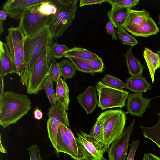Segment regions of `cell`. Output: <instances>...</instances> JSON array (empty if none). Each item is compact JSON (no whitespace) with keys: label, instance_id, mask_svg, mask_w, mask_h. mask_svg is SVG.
Instances as JSON below:
<instances>
[{"label":"cell","instance_id":"obj_1","mask_svg":"<svg viewBox=\"0 0 160 160\" xmlns=\"http://www.w3.org/2000/svg\"><path fill=\"white\" fill-rule=\"evenodd\" d=\"M31 108L27 95L11 91L4 92L0 97V125L5 128L15 123Z\"/></svg>","mask_w":160,"mask_h":160},{"label":"cell","instance_id":"obj_2","mask_svg":"<svg viewBox=\"0 0 160 160\" xmlns=\"http://www.w3.org/2000/svg\"><path fill=\"white\" fill-rule=\"evenodd\" d=\"M127 114L122 109L110 110L102 112L98 117L102 124L103 133L102 139L95 147L102 156L122 133Z\"/></svg>","mask_w":160,"mask_h":160},{"label":"cell","instance_id":"obj_3","mask_svg":"<svg viewBox=\"0 0 160 160\" xmlns=\"http://www.w3.org/2000/svg\"><path fill=\"white\" fill-rule=\"evenodd\" d=\"M53 37L49 26L35 36L25 37L24 43V67L20 82L27 87L34 65L48 42Z\"/></svg>","mask_w":160,"mask_h":160},{"label":"cell","instance_id":"obj_4","mask_svg":"<svg viewBox=\"0 0 160 160\" xmlns=\"http://www.w3.org/2000/svg\"><path fill=\"white\" fill-rule=\"evenodd\" d=\"M54 41L52 37L34 65L27 87L28 94H38L43 89V86L48 79L52 66L57 62L52 55Z\"/></svg>","mask_w":160,"mask_h":160},{"label":"cell","instance_id":"obj_5","mask_svg":"<svg viewBox=\"0 0 160 160\" xmlns=\"http://www.w3.org/2000/svg\"><path fill=\"white\" fill-rule=\"evenodd\" d=\"M78 2V0H51L57 8L49 26L54 40L62 36L71 25L75 18Z\"/></svg>","mask_w":160,"mask_h":160},{"label":"cell","instance_id":"obj_6","mask_svg":"<svg viewBox=\"0 0 160 160\" xmlns=\"http://www.w3.org/2000/svg\"><path fill=\"white\" fill-rule=\"evenodd\" d=\"M38 6L27 8L20 18L18 26L26 37L35 36L50 24L52 15L48 16L42 14L38 11Z\"/></svg>","mask_w":160,"mask_h":160},{"label":"cell","instance_id":"obj_7","mask_svg":"<svg viewBox=\"0 0 160 160\" xmlns=\"http://www.w3.org/2000/svg\"><path fill=\"white\" fill-rule=\"evenodd\" d=\"M95 86L99 96L98 107L102 110L125 106V101L129 94L127 91L110 88L101 81L98 82Z\"/></svg>","mask_w":160,"mask_h":160},{"label":"cell","instance_id":"obj_8","mask_svg":"<svg viewBox=\"0 0 160 160\" xmlns=\"http://www.w3.org/2000/svg\"><path fill=\"white\" fill-rule=\"evenodd\" d=\"M48 115L49 119L47 122V129L49 138L54 147L58 157L57 136L60 126L62 124L67 127L69 126L67 111L63 106L58 102L48 109Z\"/></svg>","mask_w":160,"mask_h":160},{"label":"cell","instance_id":"obj_9","mask_svg":"<svg viewBox=\"0 0 160 160\" xmlns=\"http://www.w3.org/2000/svg\"><path fill=\"white\" fill-rule=\"evenodd\" d=\"M135 124L133 119L131 124L124 128L120 137L111 144L108 151L109 160H126L129 140Z\"/></svg>","mask_w":160,"mask_h":160},{"label":"cell","instance_id":"obj_10","mask_svg":"<svg viewBox=\"0 0 160 160\" xmlns=\"http://www.w3.org/2000/svg\"><path fill=\"white\" fill-rule=\"evenodd\" d=\"M48 0H8L3 5L5 10L11 18L19 22L23 12L30 7L38 6Z\"/></svg>","mask_w":160,"mask_h":160},{"label":"cell","instance_id":"obj_11","mask_svg":"<svg viewBox=\"0 0 160 160\" xmlns=\"http://www.w3.org/2000/svg\"><path fill=\"white\" fill-rule=\"evenodd\" d=\"M58 153H66L75 160H84L83 155L80 150L76 148L66 135L62 124L60 126L57 136Z\"/></svg>","mask_w":160,"mask_h":160},{"label":"cell","instance_id":"obj_12","mask_svg":"<svg viewBox=\"0 0 160 160\" xmlns=\"http://www.w3.org/2000/svg\"><path fill=\"white\" fill-rule=\"evenodd\" d=\"M128 97L126 105L128 113L141 117L146 112V109L150 108L151 99L143 98L142 93L130 94Z\"/></svg>","mask_w":160,"mask_h":160},{"label":"cell","instance_id":"obj_13","mask_svg":"<svg viewBox=\"0 0 160 160\" xmlns=\"http://www.w3.org/2000/svg\"><path fill=\"white\" fill-rule=\"evenodd\" d=\"M124 27L132 35L136 37L147 38L156 34L159 29L153 20L150 16L147 21L140 25L126 23Z\"/></svg>","mask_w":160,"mask_h":160},{"label":"cell","instance_id":"obj_14","mask_svg":"<svg viewBox=\"0 0 160 160\" xmlns=\"http://www.w3.org/2000/svg\"><path fill=\"white\" fill-rule=\"evenodd\" d=\"M17 73L16 67L10 54L6 43L0 41V77Z\"/></svg>","mask_w":160,"mask_h":160},{"label":"cell","instance_id":"obj_15","mask_svg":"<svg viewBox=\"0 0 160 160\" xmlns=\"http://www.w3.org/2000/svg\"><path fill=\"white\" fill-rule=\"evenodd\" d=\"M8 31L6 40L10 42L24 63V43L25 36L18 26L16 27H11L8 28Z\"/></svg>","mask_w":160,"mask_h":160},{"label":"cell","instance_id":"obj_16","mask_svg":"<svg viewBox=\"0 0 160 160\" xmlns=\"http://www.w3.org/2000/svg\"><path fill=\"white\" fill-rule=\"evenodd\" d=\"M96 88L93 86L87 88L77 97L78 102L88 114L92 113L98 103Z\"/></svg>","mask_w":160,"mask_h":160},{"label":"cell","instance_id":"obj_17","mask_svg":"<svg viewBox=\"0 0 160 160\" xmlns=\"http://www.w3.org/2000/svg\"><path fill=\"white\" fill-rule=\"evenodd\" d=\"M76 138L78 148L83 154L84 160H101L102 156L94 144L77 132Z\"/></svg>","mask_w":160,"mask_h":160},{"label":"cell","instance_id":"obj_18","mask_svg":"<svg viewBox=\"0 0 160 160\" xmlns=\"http://www.w3.org/2000/svg\"><path fill=\"white\" fill-rule=\"evenodd\" d=\"M126 88L137 93L145 92L151 90L152 85L143 76H131L125 82Z\"/></svg>","mask_w":160,"mask_h":160},{"label":"cell","instance_id":"obj_19","mask_svg":"<svg viewBox=\"0 0 160 160\" xmlns=\"http://www.w3.org/2000/svg\"><path fill=\"white\" fill-rule=\"evenodd\" d=\"M131 9L129 8H112L110 9L108 13V16L115 28L118 29L124 26L126 23L128 12Z\"/></svg>","mask_w":160,"mask_h":160},{"label":"cell","instance_id":"obj_20","mask_svg":"<svg viewBox=\"0 0 160 160\" xmlns=\"http://www.w3.org/2000/svg\"><path fill=\"white\" fill-rule=\"evenodd\" d=\"M129 73L131 76H142L143 67L139 60L133 55L131 47L124 55Z\"/></svg>","mask_w":160,"mask_h":160},{"label":"cell","instance_id":"obj_21","mask_svg":"<svg viewBox=\"0 0 160 160\" xmlns=\"http://www.w3.org/2000/svg\"><path fill=\"white\" fill-rule=\"evenodd\" d=\"M143 54L152 82H153L155 71L160 67V55L147 48H145Z\"/></svg>","mask_w":160,"mask_h":160},{"label":"cell","instance_id":"obj_22","mask_svg":"<svg viewBox=\"0 0 160 160\" xmlns=\"http://www.w3.org/2000/svg\"><path fill=\"white\" fill-rule=\"evenodd\" d=\"M69 87L65 80L59 78L56 84V97L58 102L62 104L67 111L69 109Z\"/></svg>","mask_w":160,"mask_h":160},{"label":"cell","instance_id":"obj_23","mask_svg":"<svg viewBox=\"0 0 160 160\" xmlns=\"http://www.w3.org/2000/svg\"><path fill=\"white\" fill-rule=\"evenodd\" d=\"M64 57L76 58L88 60H95L101 58L98 55L86 49L75 47L65 52Z\"/></svg>","mask_w":160,"mask_h":160},{"label":"cell","instance_id":"obj_24","mask_svg":"<svg viewBox=\"0 0 160 160\" xmlns=\"http://www.w3.org/2000/svg\"><path fill=\"white\" fill-rule=\"evenodd\" d=\"M158 120L154 125L144 127L141 125L139 127L141 129L143 135L155 142L160 148V113L158 112Z\"/></svg>","mask_w":160,"mask_h":160},{"label":"cell","instance_id":"obj_25","mask_svg":"<svg viewBox=\"0 0 160 160\" xmlns=\"http://www.w3.org/2000/svg\"><path fill=\"white\" fill-rule=\"evenodd\" d=\"M149 17V12L145 9L137 10L131 9L129 12L126 23L140 25L146 22Z\"/></svg>","mask_w":160,"mask_h":160},{"label":"cell","instance_id":"obj_26","mask_svg":"<svg viewBox=\"0 0 160 160\" xmlns=\"http://www.w3.org/2000/svg\"><path fill=\"white\" fill-rule=\"evenodd\" d=\"M62 76L64 80L70 79L76 74L77 69L73 62L68 59H63L59 62Z\"/></svg>","mask_w":160,"mask_h":160},{"label":"cell","instance_id":"obj_27","mask_svg":"<svg viewBox=\"0 0 160 160\" xmlns=\"http://www.w3.org/2000/svg\"><path fill=\"white\" fill-rule=\"evenodd\" d=\"M101 82L107 86L119 90H123L126 86L125 83L120 79L109 74L105 75Z\"/></svg>","mask_w":160,"mask_h":160},{"label":"cell","instance_id":"obj_28","mask_svg":"<svg viewBox=\"0 0 160 160\" xmlns=\"http://www.w3.org/2000/svg\"><path fill=\"white\" fill-rule=\"evenodd\" d=\"M116 34L118 39L124 44L129 45L132 47L138 43L137 40L125 31L124 27L118 28Z\"/></svg>","mask_w":160,"mask_h":160},{"label":"cell","instance_id":"obj_29","mask_svg":"<svg viewBox=\"0 0 160 160\" xmlns=\"http://www.w3.org/2000/svg\"><path fill=\"white\" fill-rule=\"evenodd\" d=\"M6 41L9 53L16 67L17 74L20 77L23 71L24 63L17 54L14 48L10 42L7 40Z\"/></svg>","mask_w":160,"mask_h":160},{"label":"cell","instance_id":"obj_30","mask_svg":"<svg viewBox=\"0 0 160 160\" xmlns=\"http://www.w3.org/2000/svg\"><path fill=\"white\" fill-rule=\"evenodd\" d=\"M52 81L48 78L43 86V89L44 90L51 104V107L55 105L57 101L56 93L54 92Z\"/></svg>","mask_w":160,"mask_h":160},{"label":"cell","instance_id":"obj_31","mask_svg":"<svg viewBox=\"0 0 160 160\" xmlns=\"http://www.w3.org/2000/svg\"><path fill=\"white\" fill-rule=\"evenodd\" d=\"M112 8H129L132 9L139 2L138 0H107Z\"/></svg>","mask_w":160,"mask_h":160},{"label":"cell","instance_id":"obj_32","mask_svg":"<svg viewBox=\"0 0 160 160\" xmlns=\"http://www.w3.org/2000/svg\"><path fill=\"white\" fill-rule=\"evenodd\" d=\"M51 1V0H48L38 6V11L42 14L48 16L55 14L57 11V8Z\"/></svg>","mask_w":160,"mask_h":160},{"label":"cell","instance_id":"obj_33","mask_svg":"<svg viewBox=\"0 0 160 160\" xmlns=\"http://www.w3.org/2000/svg\"><path fill=\"white\" fill-rule=\"evenodd\" d=\"M68 58L74 64L77 70L82 72L90 73L92 75L95 74L89 65L82 59L71 57H68Z\"/></svg>","mask_w":160,"mask_h":160},{"label":"cell","instance_id":"obj_34","mask_svg":"<svg viewBox=\"0 0 160 160\" xmlns=\"http://www.w3.org/2000/svg\"><path fill=\"white\" fill-rule=\"evenodd\" d=\"M69 49L66 45L60 44L54 41L52 49V56L55 59H60L64 57L66 52Z\"/></svg>","mask_w":160,"mask_h":160},{"label":"cell","instance_id":"obj_35","mask_svg":"<svg viewBox=\"0 0 160 160\" xmlns=\"http://www.w3.org/2000/svg\"><path fill=\"white\" fill-rule=\"evenodd\" d=\"M82 60L89 65L94 73L97 72H103L104 64L101 58L100 59L95 60Z\"/></svg>","mask_w":160,"mask_h":160},{"label":"cell","instance_id":"obj_36","mask_svg":"<svg viewBox=\"0 0 160 160\" xmlns=\"http://www.w3.org/2000/svg\"><path fill=\"white\" fill-rule=\"evenodd\" d=\"M61 76L62 74L59 62H57L52 65L48 78H50L52 82H57Z\"/></svg>","mask_w":160,"mask_h":160},{"label":"cell","instance_id":"obj_37","mask_svg":"<svg viewBox=\"0 0 160 160\" xmlns=\"http://www.w3.org/2000/svg\"><path fill=\"white\" fill-rule=\"evenodd\" d=\"M30 160H42L41 152L37 145H32L28 148Z\"/></svg>","mask_w":160,"mask_h":160},{"label":"cell","instance_id":"obj_38","mask_svg":"<svg viewBox=\"0 0 160 160\" xmlns=\"http://www.w3.org/2000/svg\"><path fill=\"white\" fill-rule=\"evenodd\" d=\"M140 144L138 140H133L129 145L130 149L128 157L126 160H134L137 149Z\"/></svg>","mask_w":160,"mask_h":160},{"label":"cell","instance_id":"obj_39","mask_svg":"<svg viewBox=\"0 0 160 160\" xmlns=\"http://www.w3.org/2000/svg\"><path fill=\"white\" fill-rule=\"evenodd\" d=\"M65 133L70 139L74 147L77 149L80 150L78 148L76 138L72 131L67 126L63 124Z\"/></svg>","mask_w":160,"mask_h":160},{"label":"cell","instance_id":"obj_40","mask_svg":"<svg viewBox=\"0 0 160 160\" xmlns=\"http://www.w3.org/2000/svg\"><path fill=\"white\" fill-rule=\"evenodd\" d=\"M114 26L110 20H109L106 24L105 28L107 31V33L112 35L113 40L117 39L116 35V30L114 28Z\"/></svg>","mask_w":160,"mask_h":160},{"label":"cell","instance_id":"obj_41","mask_svg":"<svg viewBox=\"0 0 160 160\" xmlns=\"http://www.w3.org/2000/svg\"><path fill=\"white\" fill-rule=\"evenodd\" d=\"M107 0H81L80 1L79 6L92 5L96 4H101L103 2H107Z\"/></svg>","mask_w":160,"mask_h":160},{"label":"cell","instance_id":"obj_42","mask_svg":"<svg viewBox=\"0 0 160 160\" xmlns=\"http://www.w3.org/2000/svg\"><path fill=\"white\" fill-rule=\"evenodd\" d=\"M8 16L7 12L4 9L0 11V35H1L4 30L3 21H5L7 17Z\"/></svg>","mask_w":160,"mask_h":160},{"label":"cell","instance_id":"obj_43","mask_svg":"<svg viewBox=\"0 0 160 160\" xmlns=\"http://www.w3.org/2000/svg\"><path fill=\"white\" fill-rule=\"evenodd\" d=\"M33 115L34 118L38 120L43 118V113L38 107H37L34 109Z\"/></svg>","mask_w":160,"mask_h":160},{"label":"cell","instance_id":"obj_44","mask_svg":"<svg viewBox=\"0 0 160 160\" xmlns=\"http://www.w3.org/2000/svg\"><path fill=\"white\" fill-rule=\"evenodd\" d=\"M4 78L0 77V97L4 93Z\"/></svg>","mask_w":160,"mask_h":160},{"label":"cell","instance_id":"obj_45","mask_svg":"<svg viewBox=\"0 0 160 160\" xmlns=\"http://www.w3.org/2000/svg\"><path fill=\"white\" fill-rule=\"evenodd\" d=\"M148 160H160V158L152 154L148 153Z\"/></svg>","mask_w":160,"mask_h":160},{"label":"cell","instance_id":"obj_46","mask_svg":"<svg viewBox=\"0 0 160 160\" xmlns=\"http://www.w3.org/2000/svg\"><path fill=\"white\" fill-rule=\"evenodd\" d=\"M1 136L2 135L1 134L0 137V151L3 153H7V152L2 144L1 142Z\"/></svg>","mask_w":160,"mask_h":160},{"label":"cell","instance_id":"obj_47","mask_svg":"<svg viewBox=\"0 0 160 160\" xmlns=\"http://www.w3.org/2000/svg\"><path fill=\"white\" fill-rule=\"evenodd\" d=\"M148 153H145L144 154L143 160H148Z\"/></svg>","mask_w":160,"mask_h":160},{"label":"cell","instance_id":"obj_48","mask_svg":"<svg viewBox=\"0 0 160 160\" xmlns=\"http://www.w3.org/2000/svg\"><path fill=\"white\" fill-rule=\"evenodd\" d=\"M158 18L159 20L158 24L160 25V14L159 15Z\"/></svg>","mask_w":160,"mask_h":160},{"label":"cell","instance_id":"obj_49","mask_svg":"<svg viewBox=\"0 0 160 160\" xmlns=\"http://www.w3.org/2000/svg\"><path fill=\"white\" fill-rule=\"evenodd\" d=\"M101 160H108V159H106L103 156L102 157Z\"/></svg>","mask_w":160,"mask_h":160},{"label":"cell","instance_id":"obj_50","mask_svg":"<svg viewBox=\"0 0 160 160\" xmlns=\"http://www.w3.org/2000/svg\"><path fill=\"white\" fill-rule=\"evenodd\" d=\"M157 53L158 54H160V50L158 51L157 52Z\"/></svg>","mask_w":160,"mask_h":160},{"label":"cell","instance_id":"obj_51","mask_svg":"<svg viewBox=\"0 0 160 160\" xmlns=\"http://www.w3.org/2000/svg\"><path fill=\"white\" fill-rule=\"evenodd\" d=\"M159 54V55H160V54Z\"/></svg>","mask_w":160,"mask_h":160}]
</instances>
